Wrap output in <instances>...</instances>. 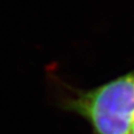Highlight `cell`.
<instances>
[{
  "mask_svg": "<svg viewBox=\"0 0 134 134\" xmlns=\"http://www.w3.org/2000/svg\"><path fill=\"white\" fill-rule=\"evenodd\" d=\"M131 134H134V124H133V127H132V131H131Z\"/></svg>",
  "mask_w": 134,
  "mask_h": 134,
  "instance_id": "obj_2",
  "label": "cell"
},
{
  "mask_svg": "<svg viewBox=\"0 0 134 134\" xmlns=\"http://www.w3.org/2000/svg\"><path fill=\"white\" fill-rule=\"evenodd\" d=\"M69 105L90 121L97 134H131L134 124V72L79 93Z\"/></svg>",
  "mask_w": 134,
  "mask_h": 134,
  "instance_id": "obj_1",
  "label": "cell"
}]
</instances>
